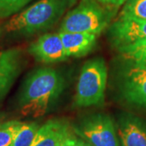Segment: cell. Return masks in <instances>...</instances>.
Returning <instances> with one entry per match:
<instances>
[{"label": "cell", "instance_id": "cell-14", "mask_svg": "<svg viewBox=\"0 0 146 146\" xmlns=\"http://www.w3.org/2000/svg\"><path fill=\"white\" fill-rule=\"evenodd\" d=\"M39 127L36 122L24 123L9 146H31Z\"/></svg>", "mask_w": 146, "mask_h": 146}, {"label": "cell", "instance_id": "cell-9", "mask_svg": "<svg viewBox=\"0 0 146 146\" xmlns=\"http://www.w3.org/2000/svg\"><path fill=\"white\" fill-rule=\"evenodd\" d=\"M120 146H146V121L130 113H123L116 123Z\"/></svg>", "mask_w": 146, "mask_h": 146}, {"label": "cell", "instance_id": "cell-20", "mask_svg": "<svg viewBox=\"0 0 146 146\" xmlns=\"http://www.w3.org/2000/svg\"><path fill=\"white\" fill-rule=\"evenodd\" d=\"M5 118H6V115L4 114H3V113H0V126L2 125L3 123H5Z\"/></svg>", "mask_w": 146, "mask_h": 146}, {"label": "cell", "instance_id": "cell-1", "mask_svg": "<svg viewBox=\"0 0 146 146\" xmlns=\"http://www.w3.org/2000/svg\"><path fill=\"white\" fill-rule=\"evenodd\" d=\"M65 79L51 68H37L28 75L17 98L18 107L25 116L46 115L57 104L65 89Z\"/></svg>", "mask_w": 146, "mask_h": 146}, {"label": "cell", "instance_id": "cell-2", "mask_svg": "<svg viewBox=\"0 0 146 146\" xmlns=\"http://www.w3.org/2000/svg\"><path fill=\"white\" fill-rule=\"evenodd\" d=\"M76 2V0H39L11 17L5 25V30L21 36L45 31L57 23Z\"/></svg>", "mask_w": 146, "mask_h": 146}, {"label": "cell", "instance_id": "cell-10", "mask_svg": "<svg viewBox=\"0 0 146 146\" xmlns=\"http://www.w3.org/2000/svg\"><path fill=\"white\" fill-rule=\"evenodd\" d=\"M25 58L22 50H0V100L10 90L23 70Z\"/></svg>", "mask_w": 146, "mask_h": 146}, {"label": "cell", "instance_id": "cell-12", "mask_svg": "<svg viewBox=\"0 0 146 146\" xmlns=\"http://www.w3.org/2000/svg\"><path fill=\"white\" fill-rule=\"evenodd\" d=\"M68 58H81L90 53L97 43L98 36L87 33L59 32Z\"/></svg>", "mask_w": 146, "mask_h": 146}, {"label": "cell", "instance_id": "cell-15", "mask_svg": "<svg viewBox=\"0 0 146 146\" xmlns=\"http://www.w3.org/2000/svg\"><path fill=\"white\" fill-rule=\"evenodd\" d=\"M119 18L146 21V0H127L123 4Z\"/></svg>", "mask_w": 146, "mask_h": 146}, {"label": "cell", "instance_id": "cell-13", "mask_svg": "<svg viewBox=\"0 0 146 146\" xmlns=\"http://www.w3.org/2000/svg\"><path fill=\"white\" fill-rule=\"evenodd\" d=\"M117 50L126 63L146 68V39Z\"/></svg>", "mask_w": 146, "mask_h": 146}, {"label": "cell", "instance_id": "cell-18", "mask_svg": "<svg viewBox=\"0 0 146 146\" xmlns=\"http://www.w3.org/2000/svg\"><path fill=\"white\" fill-rule=\"evenodd\" d=\"M58 146H92L87 143L86 141H83L80 137L75 135V133H72L71 136H69Z\"/></svg>", "mask_w": 146, "mask_h": 146}, {"label": "cell", "instance_id": "cell-5", "mask_svg": "<svg viewBox=\"0 0 146 146\" xmlns=\"http://www.w3.org/2000/svg\"><path fill=\"white\" fill-rule=\"evenodd\" d=\"M72 128L76 136L92 146H120L116 124L106 113L84 115L72 124Z\"/></svg>", "mask_w": 146, "mask_h": 146}, {"label": "cell", "instance_id": "cell-16", "mask_svg": "<svg viewBox=\"0 0 146 146\" xmlns=\"http://www.w3.org/2000/svg\"><path fill=\"white\" fill-rule=\"evenodd\" d=\"M24 123L11 120L0 126V146H9Z\"/></svg>", "mask_w": 146, "mask_h": 146}, {"label": "cell", "instance_id": "cell-7", "mask_svg": "<svg viewBox=\"0 0 146 146\" xmlns=\"http://www.w3.org/2000/svg\"><path fill=\"white\" fill-rule=\"evenodd\" d=\"M109 36L116 49L145 40L146 21L118 18L110 27Z\"/></svg>", "mask_w": 146, "mask_h": 146}, {"label": "cell", "instance_id": "cell-6", "mask_svg": "<svg viewBox=\"0 0 146 146\" xmlns=\"http://www.w3.org/2000/svg\"><path fill=\"white\" fill-rule=\"evenodd\" d=\"M118 90L126 103L146 110V68L126 63L119 72Z\"/></svg>", "mask_w": 146, "mask_h": 146}, {"label": "cell", "instance_id": "cell-3", "mask_svg": "<svg viewBox=\"0 0 146 146\" xmlns=\"http://www.w3.org/2000/svg\"><path fill=\"white\" fill-rule=\"evenodd\" d=\"M115 11L98 0H81L65 15L59 32L87 33L98 36L108 27Z\"/></svg>", "mask_w": 146, "mask_h": 146}, {"label": "cell", "instance_id": "cell-17", "mask_svg": "<svg viewBox=\"0 0 146 146\" xmlns=\"http://www.w3.org/2000/svg\"><path fill=\"white\" fill-rule=\"evenodd\" d=\"M33 0H0V18L16 15Z\"/></svg>", "mask_w": 146, "mask_h": 146}, {"label": "cell", "instance_id": "cell-8", "mask_svg": "<svg viewBox=\"0 0 146 146\" xmlns=\"http://www.w3.org/2000/svg\"><path fill=\"white\" fill-rule=\"evenodd\" d=\"M29 53L37 62L56 63L68 58L59 33H46L29 46Z\"/></svg>", "mask_w": 146, "mask_h": 146}, {"label": "cell", "instance_id": "cell-21", "mask_svg": "<svg viewBox=\"0 0 146 146\" xmlns=\"http://www.w3.org/2000/svg\"></svg>", "mask_w": 146, "mask_h": 146}, {"label": "cell", "instance_id": "cell-19", "mask_svg": "<svg viewBox=\"0 0 146 146\" xmlns=\"http://www.w3.org/2000/svg\"><path fill=\"white\" fill-rule=\"evenodd\" d=\"M98 1L101 3L116 10L119 7L123 5L127 0H98Z\"/></svg>", "mask_w": 146, "mask_h": 146}, {"label": "cell", "instance_id": "cell-11", "mask_svg": "<svg viewBox=\"0 0 146 146\" xmlns=\"http://www.w3.org/2000/svg\"><path fill=\"white\" fill-rule=\"evenodd\" d=\"M74 133L72 124L64 119H52L40 126L31 146H58Z\"/></svg>", "mask_w": 146, "mask_h": 146}, {"label": "cell", "instance_id": "cell-4", "mask_svg": "<svg viewBox=\"0 0 146 146\" xmlns=\"http://www.w3.org/2000/svg\"><path fill=\"white\" fill-rule=\"evenodd\" d=\"M107 84V66L101 57L88 60L83 65L76 87L73 106L78 108L104 104Z\"/></svg>", "mask_w": 146, "mask_h": 146}]
</instances>
